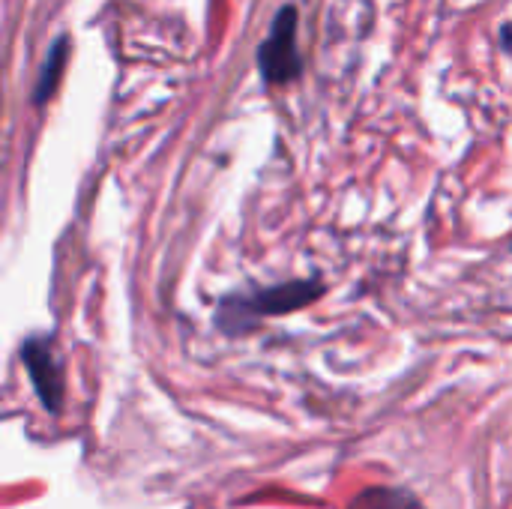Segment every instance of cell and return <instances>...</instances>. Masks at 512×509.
Returning <instances> with one entry per match:
<instances>
[{"label": "cell", "mask_w": 512, "mask_h": 509, "mask_svg": "<svg viewBox=\"0 0 512 509\" xmlns=\"http://www.w3.org/2000/svg\"><path fill=\"white\" fill-rule=\"evenodd\" d=\"M324 291H327V285L318 276L261 285V288H249V291H228L216 300L213 324L222 336L240 339V336L255 333L264 318H282V315L312 306L315 300L324 297Z\"/></svg>", "instance_id": "cell-1"}, {"label": "cell", "mask_w": 512, "mask_h": 509, "mask_svg": "<svg viewBox=\"0 0 512 509\" xmlns=\"http://www.w3.org/2000/svg\"><path fill=\"white\" fill-rule=\"evenodd\" d=\"M297 27L300 9L294 3H285L270 24V36L258 45V72L267 87L291 84L303 75L306 60L297 45Z\"/></svg>", "instance_id": "cell-2"}, {"label": "cell", "mask_w": 512, "mask_h": 509, "mask_svg": "<svg viewBox=\"0 0 512 509\" xmlns=\"http://www.w3.org/2000/svg\"><path fill=\"white\" fill-rule=\"evenodd\" d=\"M18 354H21V363L30 375V384H33L39 405L51 417H57L63 411V402H66V375H63V363L54 351V339L48 333H33L21 342Z\"/></svg>", "instance_id": "cell-3"}, {"label": "cell", "mask_w": 512, "mask_h": 509, "mask_svg": "<svg viewBox=\"0 0 512 509\" xmlns=\"http://www.w3.org/2000/svg\"><path fill=\"white\" fill-rule=\"evenodd\" d=\"M66 60H69V36L60 33L51 42L45 63L39 66V78H36V87H33V105H45L57 93V84H60V75L66 69Z\"/></svg>", "instance_id": "cell-4"}, {"label": "cell", "mask_w": 512, "mask_h": 509, "mask_svg": "<svg viewBox=\"0 0 512 509\" xmlns=\"http://www.w3.org/2000/svg\"><path fill=\"white\" fill-rule=\"evenodd\" d=\"M345 509H426V504L405 486H369L354 495Z\"/></svg>", "instance_id": "cell-5"}, {"label": "cell", "mask_w": 512, "mask_h": 509, "mask_svg": "<svg viewBox=\"0 0 512 509\" xmlns=\"http://www.w3.org/2000/svg\"><path fill=\"white\" fill-rule=\"evenodd\" d=\"M501 48L512 54V21H504V27H501Z\"/></svg>", "instance_id": "cell-6"}]
</instances>
